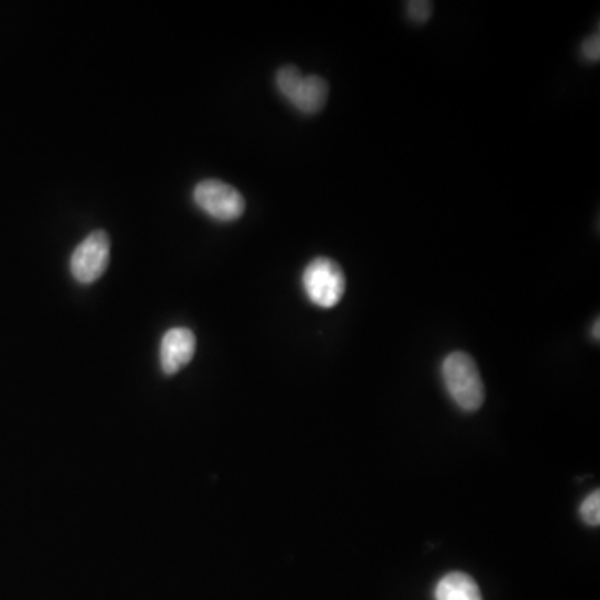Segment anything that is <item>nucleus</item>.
Listing matches in <instances>:
<instances>
[{
	"instance_id": "obj_1",
	"label": "nucleus",
	"mask_w": 600,
	"mask_h": 600,
	"mask_svg": "<svg viewBox=\"0 0 600 600\" xmlns=\"http://www.w3.org/2000/svg\"><path fill=\"white\" fill-rule=\"evenodd\" d=\"M442 379L457 408L466 412H476L482 408L486 389L476 360L469 354L460 351L448 354L442 363Z\"/></svg>"
},
{
	"instance_id": "obj_2",
	"label": "nucleus",
	"mask_w": 600,
	"mask_h": 600,
	"mask_svg": "<svg viewBox=\"0 0 600 600\" xmlns=\"http://www.w3.org/2000/svg\"><path fill=\"white\" fill-rule=\"evenodd\" d=\"M276 84L284 99L289 100L302 114H318L327 102V80L314 74L304 76L297 67L286 66L279 69Z\"/></svg>"
},
{
	"instance_id": "obj_3",
	"label": "nucleus",
	"mask_w": 600,
	"mask_h": 600,
	"mask_svg": "<svg viewBox=\"0 0 600 600\" xmlns=\"http://www.w3.org/2000/svg\"><path fill=\"white\" fill-rule=\"evenodd\" d=\"M302 286L312 304L322 309L334 308L344 297V270L335 260L318 257L305 267L302 274Z\"/></svg>"
},
{
	"instance_id": "obj_4",
	"label": "nucleus",
	"mask_w": 600,
	"mask_h": 600,
	"mask_svg": "<svg viewBox=\"0 0 600 600\" xmlns=\"http://www.w3.org/2000/svg\"><path fill=\"white\" fill-rule=\"evenodd\" d=\"M193 202L215 221L232 222L245 212V200L235 187L218 179L202 180L193 189Z\"/></svg>"
},
{
	"instance_id": "obj_5",
	"label": "nucleus",
	"mask_w": 600,
	"mask_h": 600,
	"mask_svg": "<svg viewBox=\"0 0 600 600\" xmlns=\"http://www.w3.org/2000/svg\"><path fill=\"white\" fill-rule=\"evenodd\" d=\"M111 260V238L105 231H93L87 235L70 257V274L84 286L104 276Z\"/></svg>"
},
{
	"instance_id": "obj_6",
	"label": "nucleus",
	"mask_w": 600,
	"mask_h": 600,
	"mask_svg": "<svg viewBox=\"0 0 600 600\" xmlns=\"http://www.w3.org/2000/svg\"><path fill=\"white\" fill-rule=\"evenodd\" d=\"M196 354V335L186 327H174L160 342V367L167 376L179 373Z\"/></svg>"
},
{
	"instance_id": "obj_7",
	"label": "nucleus",
	"mask_w": 600,
	"mask_h": 600,
	"mask_svg": "<svg viewBox=\"0 0 600 600\" xmlns=\"http://www.w3.org/2000/svg\"><path fill=\"white\" fill-rule=\"evenodd\" d=\"M434 596L435 600H484L476 580L463 573H451L442 577Z\"/></svg>"
},
{
	"instance_id": "obj_8",
	"label": "nucleus",
	"mask_w": 600,
	"mask_h": 600,
	"mask_svg": "<svg viewBox=\"0 0 600 600\" xmlns=\"http://www.w3.org/2000/svg\"><path fill=\"white\" fill-rule=\"evenodd\" d=\"M580 519L586 522L590 527H599L600 525V492L589 493V496L584 499L582 504L579 509Z\"/></svg>"
},
{
	"instance_id": "obj_9",
	"label": "nucleus",
	"mask_w": 600,
	"mask_h": 600,
	"mask_svg": "<svg viewBox=\"0 0 600 600\" xmlns=\"http://www.w3.org/2000/svg\"><path fill=\"white\" fill-rule=\"evenodd\" d=\"M408 14L411 21L425 24L432 15V4L427 0H412L408 2Z\"/></svg>"
},
{
	"instance_id": "obj_10",
	"label": "nucleus",
	"mask_w": 600,
	"mask_h": 600,
	"mask_svg": "<svg viewBox=\"0 0 600 600\" xmlns=\"http://www.w3.org/2000/svg\"><path fill=\"white\" fill-rule=\"evenodd\" d=\"M582 56L590 63H597L600 57V37L599 34L590 35L582 44Z\"/></svg>"
},
{
	"instance_id": "obj_11",
	"label": "nucleus",
	"mask_w": 600,
	"mask_h": 600,
	"mask_svg": "<svg viewBox=\"0 0 600 600\" xmlns=\"http://www.w3.org/2000/svg\"><path fill=\"white\" fill-rule=\"evenodd\" d=\"M599 319H597L596 324L592 325V337H596V341H599L600 334H599Z\"/></svg>"
}]
</instances>
